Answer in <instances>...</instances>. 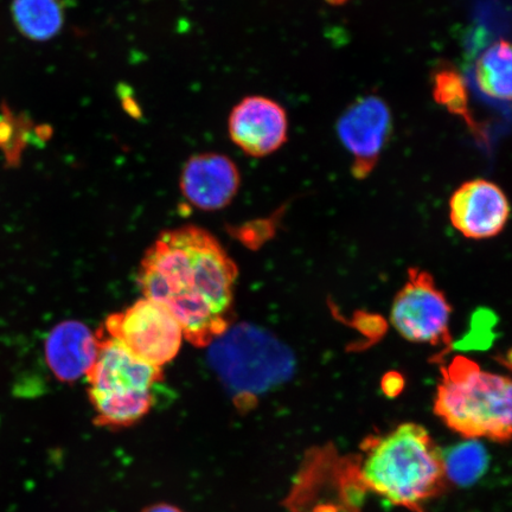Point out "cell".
I'll return each mask as SVG.
<instances>
[{
    "label": "cell",
    "instance_id": "19",
    "mask_svg": "<svg viewBox=\"0 0 512 512\" xmlns=\"http://www.w3.org/2000/svg\"><path fill=\"white\" fill-rule=\"evenodd\" d=\"M142 512H185L181 508L176 507L174 504L165 502H159L151 505H147Z\"/></svg>",
    "mask_w": 512,
    "mask_h": 512
},
{
    "label": "cell",
    "instance_id": "7",
    "mask_svg": "<svg viewBox=\"0 0 512 512\" xmlns=\"http://www.w3.org/2000/svg\"><path fill=\"white\" fill-rule=\"evenodd\" d=\"M232 332L211 344L215 367L230 387L259 393L287 373L291 361L273 339L248 328Z\"/></svg>",
    "mask_w": 512,
    "mask_h": 512
},
{
    "label": "cell",
    "instance_id": "3",
    "mask_svg": "<svg viewBox=\"0 0 512 512\" xmlns=\"http://www.w3.org/2000/svg\"><path fill=\"white\" fill-rule=\"evenodd\" d=\"M434 412L467 439H512V379L457 356L441 368Z\"/></svg>",
    "mask_w": 512,
    "mask_h": 512
},
{
    "label": "cell",
    "instance_id": "15",
    "mask_svg": "<svg viewBox=\"0 0 512 512\" xmlns=\"http://www.w3.org/2000/svg\"><path fill=\"white\" fill-rule=\"evenodd\" d=\"M12 16L19 31L34 41H48L63 27L61 0H14Z\"/></svg>",
    "mask_w": 512,
    "mask_h": 512
},
{
    "label": "cell",
    "instance_id": "18",
    "mask_svg": "<svg viewBox=\"0 0 512 512\" xmlns=\"http://www.w3.org/2000/svg\"><path fill=\"white\" fill-rule=\"evenodd\" d=\"M434 98L448 111L464 115L467 108V94L464 81L454 70H439L434 76Z\"/></svg>",
    "mask_w": 512,
    "mask_h": 512
},
{
    "label": "cell",
    "instance_id": "14",
    "mask_svg": "<svg viewBox=\"0 0 512 512\" xmlns=\"http://www.w3.org/2000/svg\"><path fill=\"white\" fill-rule=\"evenodd\" d=\"M478 88L499 101L512 100V42L497 41L476 62Z\"/></svg>",
    "mask_w": 512,
    "mask_h": 512
},
{
    "label": "cell",
    "instance_id": "9",
    "mask_svg": "<svg viewBox=\"0 0 512 512\" xmlns=\"http://www.w3.org/2000/svg\"><path fill=\"white\" fill-rule=\"evenodd\" d=\"M392 131V112L380 96L366 95L352 102L337 123L338 137L352 157V175L360 179L370 175Z\"/></svg>",
    "mask_w": 512,
    "mask_h": 512
},
{
    "label": "cell",
    "instance_id": "6",
    "mask_svg": "<svg viewBox=\"0 0 512 512\" xmlns=\"http://www.w3.org/2000/svg\"><path fill=\"white\" fill-rule=\"evenodd\" d=\"M102 331L139 360L158 368L175 360L184 341L181 325L172 313L145 297L108 316Z\"/></svg>",
    "mask_w": 512,
    "mask_h": 512
},
{
    "label": "cell",
    "instance_id": "20",
    "mask_svg": "<svg viewBox=\"0 0 512 512\" xmlns=\"http://www.w3.org/2000/svg\"><path fill=\"white\" fill-rule=\"evenodd\" d=\"M325 2L330 5L339 6V5L347 4L348 2H350V0H325Z\"/></svg>",
    "mask_w": 512,
    "mask_h": 512
},
{
    "label": "cell",
    "instance_id": "2",
    "mask_svg": "<svg viewBox=\"0 0 512 512\" xmlns=\"http://www.w3.org/2000/svg\"><path fill=\"white\" fill-rule=\"evenodd\" d=\"M358 470L364 488L396 507L425 512L448 483L444 453L424 426L406 422L361 445Z\"/></svg>",
    "mask_w": 512,
    "mask_h": 512
},
{
    "label": "cell",
    "instance_id": "5",
    "mask_svg": "<svg viewBox=\"0 0 512 512\" xmlns=\"http://www.w3.org/2000/svg\"><path fill=\"white\" fill-rule=\"evenodd\" d=\"M358 457L341 456L334 446L306 453L284 501L288 512H361L366 496Z\"/></svg>",
    "mask_w": 512,
    "mask_h": 512
},
{
    "label": "cell",
    "instance_id": "16",
    "mask_svg": "<svg viewBox=\"0 0 512 512\" xmlns=\"http://www.w3.org/2000/svg\"><path fill=\"white\" fill-rule=\"evenodd\" d=\"M448 482L460 486L475 484L488 469L489 456L476 439L453 446L444 454Z\"/></svg>",
    "mask_w": 512,
    "mask_h": 512
},
{
    "label": "cell",
    "instance_id": "17",
    "mask_svg": "<svg viewBox=\"0 0 512 512\" xmlns=\"http://www.w3.org/2000/svg\"><path fill=\"white\" fill-rule=\"evenodd\" d=\"M30 143H42L38 138L37 127L24 114H16L6 105L0 113V151L4 153L6 163L16 166L22 153Z\"/></svg>",
    "mask_w": 512,
    "mask_h": 512
},
{
    "label": "cell",
    "instance_id": "12",
    "mask_svg": "<svg viewBox=\"0 0 512 512\" xmlns=\"http://www.w3.org/2000/svg\"><path fill=\"white\" fill-rule=\"evenodd\" d=\"M238 166L220 153H200L183 166L181 191L192 206L206 211L226 208L238 194Z\"/></svg>",
    "mask_w": 512,
    "mask_h": 512
},
{
    "label": "cell",
    "instance_id": "10",
    "mask_svg": "<svg viewBox=\"0 0 512 512\" xmlns=\"http://www.w3.org/2000/svg\"><path fill=\"white\" fill-rule=\"evenodd\" d=\"M510 211L507 195L486 179L460 185L450 200L453 227L467 239L494 238L507 226Z\"/></svg>",
    "mask_w": 512,
    "mask_h": 512
},
{
    "label": "cell",
    "instance_id": "8",
    "mask_svg": "<svg viewBox=\"0 0 512 512\" xmlns=\"http://www.w3.org/2000/svg\"><path fill=\"white\" fill-rule=\"evenodd\" d=\"M451 305L434 283L432 275L420 268L408 271V280L394 299L390 319L409 342L450 345Z\"/></svg>",
    "mask_w": 512,
    "mask_h": 512
},
{
    "label": "cell",
    "instance_id": "11",
    "mask_svg": "<svg viewBox=\"0 0 512 512\" xmlns=\"http://www.w3.org/2000/svg\"><path fill=\"white\" fill-rule=\"evenodd\" d=\"M230 139L246 155L266 157L286 143L288 119L284 107L265 96H248L229 115Z\"/></svg>",
    "mask_w": 512,
    "mask_h": 512
},
{
    "label": "cell",
    "instance_id": "4",
    "mask_svg": "<svg viewBox=\"0 0 512 512\" xmlns=\"http://www.w3.org/2000/svg\"><path fill=\"white\" fill-rule=\"evenodd\" d=\"M98 337V357L87 375L94 424L124 430L149 415L155 405L153 389L163 380L164 371L139 360L104 331Z\"/></svg>",
    "mask_w": 512,
    "mask_h": 512
},
{
    "label": "cell",
    "instance_id": "21",
    "mask_svg": "<svg viewBox=\"0 0 512 512\" xmlns=\"http://www.w3.org/2000/svg\"><path fill=\"white\" fill-rule=\"evenodd\" d=\"M505 362H509L511 364V367H512V352L511 354L509 355V360L508 361H505Z\"/></svg>",
    "mask_w": 512,
    "mask_h": 512
},
{
    "label": "cell",
    "instance_id": "1",
    "mask_svg": "<svg viewBox=\"0 0 512 512\" xmlns=\"http://www.w3.org/2000/svg\"><path fill=\"white\" fill-rule=\"evenodd\" d=\"M238 266L201 227L166 230L147 249L138 272L144 297L166 307L185 341L206 348L232 326Z\"/></svg>",
    "mask_w": 512,
    "mask_h": 512
},
{
    "label": "cell",
    "instance_id": "13",
    "mask_svg": "<svg viewBox=\"0 0 512 512\" xmlns=\"http://www.w3.org/2000/svg\"><path fill=\"white\" fill-rule=\"evenodd\" d=\"M98 352V334L78 320L56 325L44 345L48 367L62 382H75L87 376Z\"/></svg>",
    "mask_w": 512,
    "mask_h": 512
}]
</instances>
